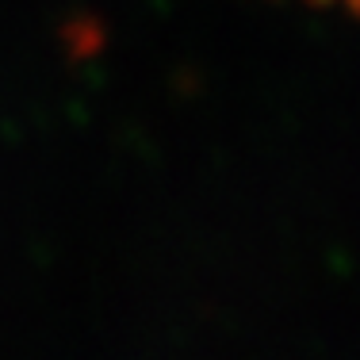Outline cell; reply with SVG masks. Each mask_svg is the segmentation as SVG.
Wrapping results in <instances>:
<instances>
[{"mask_svg":"<svg viewBox=\"0 0 360 360\" xmlns=\"http://www.w3.org/2000/svg\"><path fill=\"white\" fill-rule=\"evenodd\" d=\"M349 4H353V8H360V0H349Z\"/></svg>","mask_w":360,"mask_h":360,"instance_id":"6da1fadb","label":"cell"}]
</instances>
